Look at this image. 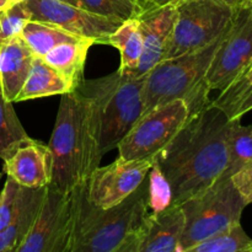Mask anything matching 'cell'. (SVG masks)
I'll use <instances>...</instances> for the list:
<instances>
[{
  "label": "cell",
  "mask_w": 252,
  "mask_h": 252,
  "mask_svg": "<svg viewBox=\"0 0 252 252\" xmlns=\"http://www.w3.org/2000/svg\"><path fill=\"white\" fill-rule=\"evenodd\" d=\"M74 90H75L74 86L65 76L48 65L42 59V57L34 56L29 75L19 95L15 98V102L47 97V96L63 95Z\"/></svg>",
  "instance_id": "cell-18"
},
{
  "label": "cell",
  "mask_w": 252,
  "mask_h": 252,
  "mask_svg": "<svg viewBox=\"0 0 252 252\" xmlns=\"http://www.w3.org/2000/svg\"><path fill=\"white\" fill-rule=\"evenodd\" d=\"M0 179H1V174H0ZM19 186L20 185L15 180L7 176L4 189L0 192V231L4 230L11 220Z\"/></svg>",
  "instance_id": "cell-29"
},
{
  "label": "cell",
  "mask_w": 252,
  "mask_h": 252,
  "mask_svg": "<svg viewBox=\"0 0 252 252\" xmlns=\"http://www.w3.org/2000/svg\"><path fill=\"white\" fill-rule=\"evenodd\" d=\"M61 96L48 143L52 157L49 186L70 192L85 184L94 170L100 166V123L89 96L78 90Z\"/></svg>",
  "instance_id": "cell-2"
},
{
  "label": "cell",
  "mask_w": 252,
  "mask_h": 252,
  "mask_svg": "<svg viewBox=\"0 0 252 252\" xmlns=\"http://www.w3.org/2000/svg\"><path fill=\"white\" fill-rule=\"evenodd\" d=\"M155 158L125 160L97 166L86 181V194L94 206L110 208L133 193L148 177Z\"/></svg>",
  "instance_id": "cell-11"
},
{
  "label": "cell",
  "mask_w": 252,
  "mask_h": 252,
  "mask_svg": "<svg viewBox=\"0 0 252 252\" xmlns=\"http://www.w3.org/2000/svg\"><path fill=\"white\" fill-rule=\"evenodd\" d=\"M96 43L93 38H78L62 42L42 57L44 62L65 76L74 89L84 79V68L91 46Z\"/></svg>",
  "instance_id": "cell-19"
},
{
  "label": "cell",
  "mask_w": 252,
  "mask_h": 252,
  "mask_svg": "<svg viewBox=\"0 0 252 252\" xmlns=\"http://www.w3.org/2000/svg\"><path fill=\"white\" fill-rule=\"evenodd\" d=\"M4 172L20 186L39 189L48 186L52 177V157L48 144L29 139L4 160Z\"/></svg>",
  "instance_id": "cell-15"
},
{
  "label": "cell",
  "mask_w": 252,
  "mask_h": 252,
  "mask_svg": "<svg viewBox=\"0 0 252 252\" xmlns=\"http://www.w3.org/2000/svg\"><path fill=\"white\" fill-rule=\"evenodd\" d=\"M246 1H248V0H243V1H241V5H244V4H245Z\"/></svg>",
  "instance_id": "cell-38"
},
{
  "label": "cell",
  "mask_w": 252,
  "mask_h": 252,
  "mask_svg": "<svg viewBox=\"0 0 252 252\" xmlns=\"http://www.w3.org/2000/svg\"><path fill=\"white\" fill-rule=\"evenodd\" d=\"M252 91V59L241 73L220 91L217 98L212 101L214 106L224 111L229 120H233L239 105Z\"/></svg>",
  "instance_id": "cell-25"
},
{
  "label": "cell",
  "mask_w": 252,
  "mask_h": 252,
  "mask_svg": "<svg viewBox=\"0 0 252 252\" xmlns=\"http://www.w3.org/2000/svg\"><path fill=\"white\" fill-rule=\"evenodd\" d=\"M137 1L145 12V11H149V10L165 6V5L176 4L179 0H137Z\"/></svg>",
  "instance_id": "cell-31"
},
{
  "label": "cell",
  "mask_w": 252,
  "mask_h": 252,
  "mask_svg": "<svg viewBox=\"0 0 252 252\" xmlns=\"http://www.w3.org/2000/svg\"><path fill=\"white\" fill-rule=\"evenodd\" d=\"M81 9L100 16L123 22L129 19H139L144 10L137 0H79Z\"/></svg>",
  "instance_id": "cell-26"
},
{
  "label": "cell",
  "mask_w": 252,
  "mask_h": 252,
  "mask_svg": "<svg viewBox=\"0 0 252 252\" xmlns=\"http://www.w3.org/2000/svg\"><path fill=\"white\" fill-rule=\"evenodd\" d=\"M251 160L252 125H241L240 118L230 120L228 130V166L223 176L231 177Z\"/></svg>",
  "instance_id": "cell-23"
},
{
  "label": "cell",
  "mask_w": 252,
  "mask_h": 252,
  "mask_svg": "<svg viewBox=\"0 0 252 252\" xmlns=\"http://www.w3.org/2000/svg\"><path fill=\"white\" fill-rule=\"evenodd\" d=\"M225 32L204 48L164 59L148 71L143 86L144 113L176 98L186 101L191 112L208 105L212 100L206 74Z\"/></svg>",
  "instance_id": "cell-5"
},
{
  "label": "cell",
  "mask_w": 252,
  "mask_h": 252,
  "mask_svg": "<svg viewBox=\"0 0 252 252\" xmlns=\"http://www.w3.org/2000/svg\"><path fill=\"white\" fill-rule=\"evenodd\" d=\"M230 120L208 103L191 112L174 139L157 155L172 189V204L181 206L220 179L228 166Z\"/></svg>",
  "instance_id": "cell-1"
},
{
  "label": "cell",
  "mask_w": 252,
  "mask_h": 252,
  "mask_svg": "<svg viewBox=\"0 0 252 252\" xmlns=\"http://www.w3.org/2000/svg\"><path fill=\"white\" fill-rule=\"evenodd\" d=\"M252 59V16L248 5L236 9L218 51L206 74L209 91H221Z\"/></svg>",
  "instance_id": "cell-10"
},
{
  "label": "cell",
  "mask_w": 252,
  "mask_h": 252,
  "mask_svg": "<svg viewBox=\"0 0 252 252\" xmlns=\"http://www.w3.org/2000/svg\"><path fill=\"white\" fill-rule=\"evenodd\" d=\"M145 75L115 71L110 75L86 80L75 90L93 100L100 123V152L116 149L133 126L144 115L143 86Z\"/></svg>",
  "instance_id": "cell-4"
},
{
  "label": "cell",
  "mask_w": 252,
  "mask_h": 252,
  "mask_svg": "<svg viewBox=\"0 0 252 252\" xmlns=\"http://www.w3.org/2000/svg\"><path fill=\"white\" fill-rule=\"evenodd\" d=\"M189 252H252V239L240 223L197 244Z\"/></svg>",
  "instance_id": "cell-24"
},
{
  "label": "cell",
  "mask_w": 252,
  "mask_h": 252,
  "mask_svg": "<svg viewBox=\"0 0 252 252\" xmlns=\"http://www.w3.org/2000/svg\"><path fill=\"white\" fill-rule=\"evenodd\" d=\"M175 19V4L149 10L140 15L138 20L143 38V53L134 75H145L162 61L171 38Z\"/></svg>",
  "instance_id": "cell-14"
},
{
  "label": "cell",
  "mask_w": 252,
  "mask_h": 252,
  "mask_svg": "<svg viewBox=\"0 0 252 252\" xmlns=\"http://www.w3.org/2000/svg\"><path fill=\"white\" fill-rule=\"evenodd\" d=\"M244 5H248V6L250 7V10H251V16H252V0H248V1H246Z\"/></svg>",
  "instance_id": "cell-36"
},
{
  "label": "cell",
  "mask_w": 252,
  "mask_h": 252,
  "mask_svg": "<svg viewBox=\"0 0 252 252\" xmlns=\"http://www.w3.org/2000/svg\"><path fill=\"white\" fill-rule=\"evenodd\" d=\"M105 44H110L120 51L121 65L118 70L134 74L143 53V38L139 29V20L129 19L123 21L106 38Z\"/></svg>",
  "instance_id": "cell-20"
},
{
  "label": "cell",
  "mask_w": 252,
  "mask_h": 252,
  "mask_svg": "<svg viewBox=\"0 0 252 252\" xmlns=\"http://www.w3.org/2000/svg\"><path fill=\"white\" fill-rule=\"evenodd\" d=\"M231 180L238 191L240 192L245 203L248 206L252 203V160L244 165L238 172H235L231 176Z\"/></svg>",
  "instance_id": "cell-30"
},
{
  "label": "cell",
  "mask_w": 252,
  "mask_h": 252,
  "mask_svg": "<svg viewBox=\"0 0 252 252\" xmlns=\"http://www.w3.org/2000/svg\"><path fill=\"white\" fill-rule=\"evenodd\" d=\"M34 54L20 36L0 42V85L4 97L15 102L31 69Z\"/></svg>",
  "instance_id": "cell-17"
},
{
  "label": "cell",
  "mask_w": 252,
  "mask_h": 252,
  "mask_svg": "<svg viewBox=\"0 0 252 252\" xmlns=\"http://www.w3.org/2000/svg\"><path fill=\"white\" fill-rule=\"evenodd\" d=\"M191 111L182 98L145 112L117 145L118 158L138 160L157 157L179 133Z\"/></svg>",
  "instance_id": "cell-8"
},
{
  "label": "cell",
  "mask_w": 252,
  "mask_h": 252,
  "mask_svg": "<svg viewBox=\"0 0 252 252\" xmlns=\"http://www.w3.org/2000/svg\"><path fill=\"white\" fill-rule=\"evenodd\" d=\"M74 241L73 192L58 191L48 185L36 220L16 252H73Z\"/></svg>",
  "instance_id": "cell-9"
},
{
  "label": "cell",
  "mask_w": 252,
  "mask_h": 252,
  "mask_svg": "<svg viewBox=\"0 0 252 252\" xmlns=\"http://www.w3.org/2000/svg\"><path fill=\"white\" fill-rule=\"evenodd\" d=\"M14 102L4 97L0 85V159L5 160L22 143L31 139L14 110Z\"/></svg>",
  "instance_id": "cell-22"
},
{
  "label": "cell",
  "mask_w": 252,
  "mask_h": 252,
  "mask_svg": "<svg viewBox=\"0 0 252 252\" xmlns=\"http://www.w3.org/2000/svg\"><path fill=\"white\" fill-rule=\"evenodd\" d=\"M20 37L30 47L32 53L37 57H43L62 42L85 38V37H79L73 33H69L65 30L61 29L56 25L36 21L32 19L25 25Z\"/></svg>",
  "instance_id": "cell-21"
},
{
  "label": "cell",
  "mask_w": 252,
  "mask_h": 252,
  "mask_svg": "<svg viewBox=\"0 0 252 252\" xmlns=\"http://www.w3.org/2000/svg\"><path fill=\"white\" fill-rule=\"evenodd\" d=\"M223 1H225L226 4H229L230 5V6H233V7H239V6H241V1H243V0H223Z\"/></svg>",
  "instance_id": "cell-33"
},
{
  "label": "cell",
  "mask_w": 252,
  "mask_h": 252,
  "mask_svg": "<svg viewBox=\"0 0 252 252\" xmlns=\"http://www.w3.org/2000/svg\"><path fill=\"white\" fill-rule=\"evenodd\" d=\"M46 189L47 186L39 189L19 186L11 220L0 231V252H16L36 220Z\"/></svg>",
  "instance_id": "cell-16"
},
{
  "label": "cell",
  "mask_w": 252,
  "mask_h": 252,
  "mask_svg": "<svg viewBox=\"0 0 252 252\" xmlns=\"http://www.w3.org/2000/svg\"><path fill=\"white\" fill-rule=\"evenodd\" d=\"M148 206L150 213H159L172 206V189L169 180L155 158L148 174Z\"/></svg>",
  "instance_id": "cell-27"
},
{
  "label": "cell",
  "mask_w": 252,
  "mask_h": 252,
  "mask_svg": "<svg viewBox=\"0 0 252 252\" xmlns=\"http://www.w3.org/2000/svg\"><path fill=\"white\" fill-rule=\"evenodd\" d=\"M75 241L73 252H120L149 213L148 180L110 208L94 206L86 194V182L73 191Z\"/></svg>",
  "instance_id": "cell-3"
},
{
  "label": "cell",
  "mask_w": 252,
  "mask_h": 252,
  "mask_svg": "<svg viewBox=\"0 0 252 252\" xmlns=\"http://www.w3.org/2000/svg\"><path fill=\"white\" fill-rule=\"evenodd\" d=\"M251 110H252V91L248 96H246L245 98H244L243 102L239 105L238 110H236L235 115H234V118H241L244 115H246V113Z\"/></svg>",
  "instance_id": "cell-32"
},
{
  "label": "cell",
  "mask_w": 252,
  "mask_h": 252,
  "mask_svg": "<svg viewBox=\"0 0 252 252\" xmlns=\"http://www.w3.org/2000/svg\"><path fill=\"white\" fill-rule=\"evenodd\" d=\"M248 204L229 176H221L201 193L181 204L185 228L179 252H189L201 241L240 223Z\"/></svg>",
  "instance_id": "cell-6"
},
{
  "label": "cell",
  "mask_w": 252,
  "mask_h": 252,
  "mask_svg": "<svg viewBox=\"0 0 252 252\" xmlns=\"http://www.w3.org/2000/svg\"><path fill=\"white\" fill-rule=\"evenodd\" d=\"M57 1L65 2V4H69V5H74V6H78V7H80V2H79V0H57Z\"/></svg>",
  "instance_id": "cell-34"
},
{
  "label": "cell",
  "mask_w": 252,
  "mask_h": 252,
  "mask_svg": "<svg viewBox=\"0 0 252 252\" xmlns=\"http://www.w3.org/2000/svg\"><path fill=\"white\" fill-rule=\"evenodd\" d=\"M31 19L32 15L25 1L0 10V42L20 36L24 26Z\"/></svg>",
  "instance_id": "cell-28"
},
{
  "label": "cell",
  "mask_w": 252,
  "mask_h": 252,
  "mask_svg": "<svg viewBox=\"0 0 252 252\" xmlns=\"http://www.w3.org/2000/svg\"><path fill=\"white\" fill-rule=\"evenodd\" d=\"M184 228L181 206L172 204L159 213H148L120 252H179Z\"/></svg>",
  "instance_id": "cell-13"
},
{
  "label": "cell",
  "mask_w": 252,
  "mask_h": 252,
  "mask_svg": "<svg viewBox=\"0 0 252 252\" xmlns=\"http://www.w3.org/2000/svg\"><path fill=\"white\" fill-rule=\"evenodd\" d=\"M10 2H11V4H16V2H21V1H24V0H9Z\"/></svg>",
  "instance_id": "cell-37"
},
{
  "label": "cell",
  "mask_w": 252,
  "mask_h": 252,
  "mask_svg": "<svg viewBox=\"0 0 252 252\" xmlns=\"http://www.w3.org/2000/svg\"><path fill=\"white\" fill-rule=\"evenodd\" d=\"M32 15V20L56 25L69 33L95 39L105 44L106 38L120 26L118 20L100 16L90 11L57 1V0H24Z\"/></svg>",
  "instance_id": "cell-12"
},
{
  "label": "cell",
  "mask_w": 252,
  "mask_h": 252,
  "mask_svg": "<svg viewBox=\"0 0 252 252\" xmlns=\"http://www.w3.org/2000/svg\"><path fill=\"white\" fill-rule=\"evenodd\" d=\"M11 2L9 1V0H0V10L2 9H6V7L11 6Z\"/></svg>",
  "instance_id": "cell-35"
},
{
  "label": "cell",
  "mask_w": 252,
  "mask_h": 252,
  "mask_svg": "<svg viewBox=\"0 0 252 252\" xmlns=\"http://www.w3.org/2000/svg\"><path fill=\"white\" fill-rule=\"evenodd\" d=\"M164 59L191 53L218 39L230 26L238 7L223 0H179Z\"/></svg>",
  "instance_id": "cell-7"
}]
</instances>
